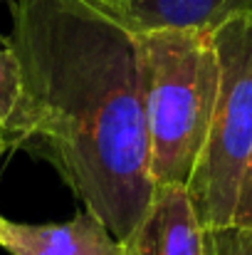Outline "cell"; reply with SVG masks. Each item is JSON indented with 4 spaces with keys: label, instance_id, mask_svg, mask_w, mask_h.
Returning a JSON list of instances; mask_svg holds the SVG:
<instances>
[{
    "label": "cell",
    "instance_id": "1",
    "mask_svg": "<svg viewBox=\"0 0 252 255\" xmlns=\"http://www.w3.org/2000/svg\"><path fill=\"white\" fill-rule=\"evenodd\" d=\"M10 42L25 87L10 146L50 161L129 238L154 196L136 37L84 0H17Z\"/></svg>",
    "mask_w": 252,
    "mask_h": 255
},
{
    "label": "cell",
    "instance_id": "2",
    "mask_svg": "<svg viewBox=\"0 0 252 255\" xmlns=\"http://www.w3.org/2000/svg\"><path fill=\"white\" fill-rule=\"evenodd\" d=\"M154 186H185L200 161L220 87L213 30L136 37Z\"/></svg>",
    "mask_w": 252,
    "mask_h": 255
},
{
    "label": "cell",
    "instance_id": "3",
    "mask_svg": "<svg viewBox=\"0 0 252 255\" xmlns=\"http://www.w3.org/2000/svg\"><path fill=\"white\" fill-rule=\"evenodd\" d=\"M220 87L200 161L188 196L200 228L233 226L240 181L252 151V12H240L213 30Z\"/></svg>",
    "mask_w": 252,
    "mask_h": 255
},
{
    "label": "cell",
    "instance_id": "4",
    "mask_svg": "<svg viewBox=\"0 0 252 255\" xmlns=\"http://www.w3.org/2000/svg\"><path fill=\"white\" fill-rule=\"evenodd\" d=\"M129 35L164 30H218L240 12H252V0H84Z\"/></svg>",
    "mask_w": 252,
    "mask_h": 255
},
{
    "label": "cell",
    "instance_id": "5",
    "mask_svg": "<svg viewBox=\"0 0 252 255\" xmlns=\"http://www.w3.org/2000/svg\"><path fill=\"white\" fill-rule=\"evenodd\" d=\"M124 255H203V228L185 186H154L139 226L121 241Z\"/></svg>",
    "mask_w": 252,
    "mask_h": 255
},
{
    "label": "cell",
    "instance_id": "6",
    "mask_svg": "<svg viewBox=\"0 0 252 255\" xmlns=\"http://www.w3.org/2000/svg\"><path fill=\"white\" fill-rule=\"evenodd\" d=\"M0 248L10 255H124L121 241L89 211L62 223H17L0 216Z\"/></svg>",
    "mask_w": 252,
    "mask_h": 255
},
{
    "label": "cell",
    "instance_id": "7",
    "mask_svg": "<svg viewBox=\"0 0 252 255\" xmlns=\"http://www.w3.org/2000/svg\"><path fill=\"white\" fill-rule=\"evenodd\" d=\"M22 67L10 37L0 35V129L7 134L15 129L20 107H22Z\"/></svg>",
    "mask_w": 252,
    "mask_h": 255
},
{
    "label": "cell",
    "instance_id": "8",
    "mask_svg": "<svg viewBox=\"0 0 252 255\" xmlns=\"http://www.w3.org/2000/svg\"><path fill=\"white\" fill-rule=\"evenodd\" d=\"M203 255H252V228H240V226L205 228Z\"/></svg>",
    "mask_w": 252,
    "mask_h": 255
},
{
    "label": "cell",
    "instance_id": "9",
    "mask_svg": "<svg viewBox=\"0 0 252 255\" xmlns=\"http://www.w3.org/2000/svg\"><path fill=\"white\" fill-rule=\"evenodd\" d=\"M233 226L252 228V151H250V156H248L245 171H243L238 206H235V213H233Z\"/></svg>",
    "mask_w": 252,
    "mask_h": 255
},
{
    "label": "cell",
    "instance_id": "10",
    "mask_svg": "<svg viewBox=\"0 0 252 255\" xmlns=\"http://www.w3.org/2000/svg\"><path fill=\"white\" fill-rule=\"evenodd\" d=\"M10 149H12V146H10V139H7V134L0 129V161L5 159V154H7Z\"/></svg>",
    "mask_w": 252,
    "mask_h": 255
},
{
    "label": "cell",
    "instance_id": "11",
    "mask_svg": "<svg viewBox=\"0 0 252 255\" xmlns=\"http://www.w3.org/2000/svg\"><path fill=\"white\" fill-rule=\"evenodd\" d=\"M0 2H2V0H0Z\"/></svg>",
    "mask_w": 252,
    "mask_h": 255
}]
</instances>
